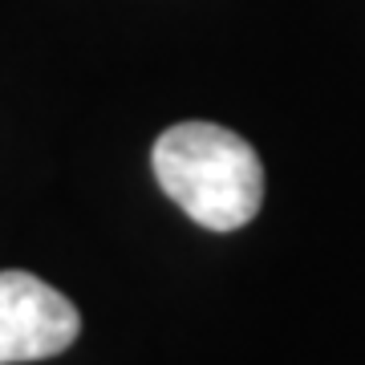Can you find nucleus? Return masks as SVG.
<instances>
[{"label":"nucleus","mask_w":365,"mask_h":365,"mask_svg":"<svg viewBox=\"0 0 365 365\" xmlns=\"http://www.w3.org/2000/svg\"><path fill=\"white\" fill-rule=\"evenodd\" d=\"M155 179L199 227L235 232L260 215L264 167L235 130L215 122H179L158 134Z\"/></svg>","instance_id":"nucleus-1"},{"label":"nucleus","mask_w":365,"mask_h":365,"mask_svg":"<svg viewBox=\"0 0 365 365\" xmlns=\"http://www.w3.org/2000/svg\"><path fill=\"white\" fill-rule=\"evenodd\" d=\"M81 317L61 292L33 272H0V365L41 361L69 349Z\"/></svg>","instance_id":"nucleus-2"}]
</instances>
